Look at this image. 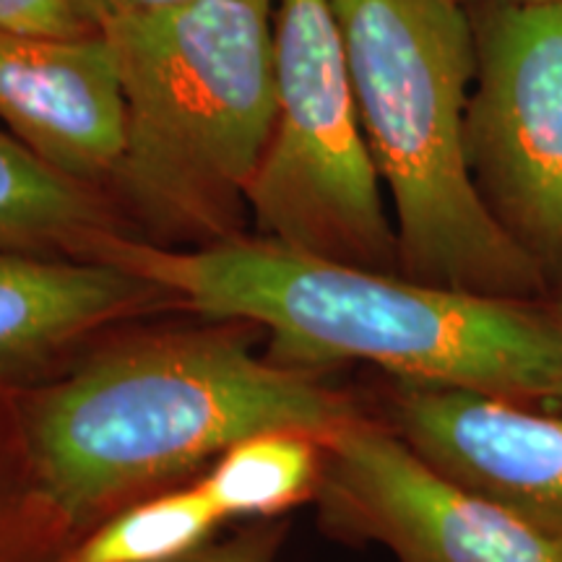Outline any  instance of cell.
Segmentation results:
<instances>
[{
    "instance_id": "obj_1",
    "label": "cell",
    "mask_w": 562,
    "mask_h": 562,
    "mask_svg": "<svg viewBox=\"0 0 562 562\" xmlns=\"http://www.w3.org/2000/svg\"><path fill=\"white\" fill-rule=\"evenodd\" d=\"M87 258L121 266L216 321L269 331V357L318 372L370 362L396 381L453 385L544 406L562 389V334L542 300L490 297L372 271L269 237L175 248L125 229Z\"/></svg>"
},
{
    "instance_id": "obj_2",
    "label": "cell",
    "mask_w": 562,
    "mask_h": 562,
    "mask_svg": "<svg viewBox=\"0 0 562 562\" xmlns=\"http://www.w3.org/2000/svg\"><path fill=\"white\" fill-rule=\"evenodd\" d=\"M11 396L32 487L74 542L125 497L250 435L321 440L360 414L318 372L263 360L224 331L125 344Z\"/></svg>"
},
{
    "instance_id": "obj_3",
    "label": "cell",
    "mask_w": 562,
    "mask_h": 562,
    "mask_svg": "<svg viewBox=\"0 0 562 562\" xmlns=\"http://www.w3.org/2000/svg\"><path fill=\"white\" fill-rule=\"evenodd\" d=\"M273 9L277 0H188L102 24L128 104L108 195L161 245L240 235L277 117Z\"/></svg>"
},
{
    "instance_id": "obj_4",
    "label": "cell",
    "mask_w": 562,
    "mask_h": 562,
    "mask_svg": "<svg viewBox=\"0 0 562 562\" xmlns=\"http://www.w3.org/2000/svg\"><path fill=\"white\" fill-rule=\"evenodd\" d=\"M364 140L396 211L398 273L490 297L547 284L490 216L463 149L476 53L467 0H334Z\"/></svg>"
},
{
    "instance_id": "obj_5",
    "label": "cell",
    "mask_w": 562,
    "mask_h": 562,
    "mask_svg": "<svg viewBox=\"0 0 562 562\" xmlns=\"http://www.w3.org/2000/svg\"><path fill=\"white\" fill-rule=\"evenodd\" d=\"M277 117L248 188L261 237L398 273L396 227L364 140L334 0H277Z\"/></svg>"
},
{
    "instance_id": "obj_6",
    "label": "cell",
    "mask_w": 562,
    "mask_h": 562,
    "mask_svg": "<svg viewBox=\"0 0 562 562\" xmlns=\"http://www.w3.org/2000/svg\"><path fill=\"white\" fill-rule=\"evenodd\" d=\"M476 74L463 149L490 216L562 286V3L467 0Z\"/></svg>"
},
{
    "instance_id": "obj_7",
    "label": "cell",
    "mask_w": 562,
    "mask_h": 562,
    "mask_svg": "<svg viewBox=\"0 0 562 562\" xmlns=\"http://www.w3.org/2000/svg\"><path fill=\"white\" fill-rule=\"evenodd\" d=\"M323 529L398 562H562V544L461 487L362 414L321 438Z\"/></svg>"
},
{
    "instance_id": "obj_8",
    "label": "cell",
    "mask_w": 562,
    "mask_h": 562,
    "mask_svg": "<svg viewBox=\"0 0 562 562\" xmlns=\"http://www.w3.org/2000/svg\"><path fill=\"white\" fill-rule=\"evenodd\" d=\"M385 425L430 467L562 544V414L391 378Z\"/></svg>"
},
{
    "instance_id": "obj_9",
    "label": "cell",
    "mask_w": 562,
    "mask_h": 562,
    "mask_svg": "<svg viewBox=\"0 0 562 562\" xmlns=\"http://www.w3.org/2000/svg\"><path fill=\"white\" fill-rule=\"evenodd\" d=\"M0 125L53 170L108 193L128 144V104L104 30H0Z\"/></svg>"
},
{
    "instance_id": "obj_10",
    "label": "cell",
    "mask_w": 562,
    "mask_h": 562,
    "mask_svg": "<svg viewBox=\"0 0 562 562\" xmlns=\"http://www.w3.org/2000/svg\"><path fill=\"white\" fill-rule=\"evenodd\" d=\"M154 297L165 294L108 261L0 250V389H32L74 341Z\"/></svg>"
},
{
    "instance_id": "obj_11",
    "label": "cell",
    "mask_w": 562,
    "mask_h": 562,
    "mask_svg": "<svg viewBox=\"0 0 562 562\" xmlns=\"http://www.w3.org/2000/svg\"><path fill=\"white\" fill-rule=\"evenodd\" d=\"M115 229L121 211L108 193L53 170L0 125V250L83 258Z\"/></svg>"
},
{
    "instance_id": "obj_12",
    "label": "cell",
    "mask_w": 562,
    "mask_h": 562,
    "mask_svg": "<svg viewBox=\"0 0 562 562\" xmlns=\"http://www.w3.org/2000/svg\"><path fill=\"white\" fill-rule=\"evenodd\" d=\"M323 448L311 432L271 430L227 448L203 476V490L229 518H269L315 501Z\"/></svg>"
},
{
    "instance_id": "obj_13",
    "label": "cell",
    "mask_w": 562,
    "mask_h": 562,
    "mask_svg": "<svg viewBox=\"0 0 562 562\" xmlns=\"http://www.w3.org/2000/svg\"><path fill=\"white\" fill-rule=\"evenodd\" d=\"M224 524L203 484L115 513L81 533L63 562H170L209 544Z\"/></svg>"
},
{
    "instance_id": "obj_14",
    "label": "cell",
    "mask_w": 562,
    "mask_h": 562,
    "mask_svg": "<svg viewBox=\"0 0 562 562\" xmlns=\"http://www.w3.org/2000/svg\"><path fill=\"white\" fill-rule=\"evenodd\" d=\"M70 544L32 487L16 406L0 389V562H63Z\"/></svg>"
},
{
    "instance_id": "obj_15",
    "label": "cell",
    "mask_w": 562,
    "mask_h": 562,
    "mask_svg": "<svg viewBox=\"0 0 562 562\" xmlns=\"http://www.w3.org/2000/svg\"><path fill=\"white\" fill-rule=\"evenodd\" d=\"M0 30L76 37L102 30L81 0H0Z\"/></svg>"
},
{
    "instance_id": "obj_16",
    "label": "cell",
    "mask_w": 562,
    "mask_h": 562,
    "mask_svg": "<svg viewBox=\"0 0 562 562\" xmlns=\"http://www.w3.org/2000/svg\"><path fill=\"white\" fill-rule=\"evenodd\" d=\"M281 544V529H250L220 544H203L170 562H273Z\"/></svg>"
},
{
    "instance_id": "obj_17",
    "label": "cell",
    "mask_w": 562,
    "mask_h": 562,
    "mask_svg": "<svg viewBox=\"0 0 562 562\" xmlns=\"http://www.w3.org/2000/svg\"><path fill=\"white\" fill-rule=\"evenodd\" d=\"M180 3H188V0H81L83 9L100 26L112 19L131 16V13L172 9V5Z\"/></svg>"
},
{
    "instance_id": "obj_18",
    "label": "cell",
    "mask_w": 562,
    "mask_h": 562,
    "mask_svg": "<svg viewBox=\"0 0 562 562\" xmlns=\"http://www.w3.org/2000/svg\"><path fill=\"white\" fill-rule=\"evenodd\" d=\"M544 302H547V307H550V313L554 315V321H558V328L562 334V286H552V290L544 294ZM544 409L562 414V389H560L558 396H554L552 402L544 406Z\"/></svg>"
},
{
    "instance_id": "obj_19",
    "label": "cell",
    "mask_w": 562,
    "mask_h": 562,
    "mask_svg": "<svg viewBox=\"0 0 562 562\" xmlns=\"http://www.w3.org/2000/svg\"><path fill=\"white\" fill-rule=\"evenodd\" d=\"M521 3H562V0H521Z\"/></svg>"
}]
</instances>
